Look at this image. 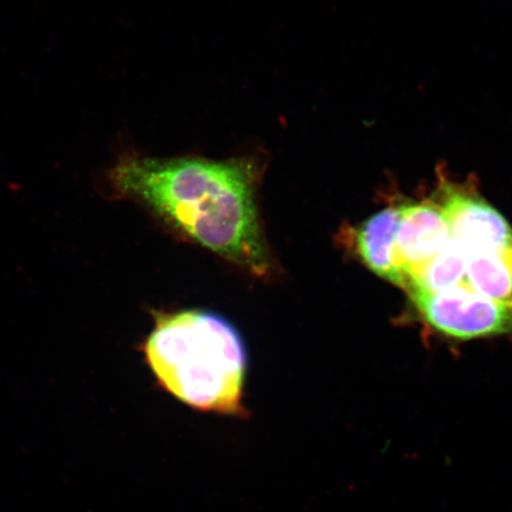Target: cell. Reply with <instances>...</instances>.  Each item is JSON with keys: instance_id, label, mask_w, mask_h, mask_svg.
<instances>
[{"instance_id": "6da1fadb", "label": "cell", "mask_w": 512, "mask_h": 512, "mask_svg": "<svg viewBox=\"0 0 512 512\" xmlns=\"http://www.w3.org/2000/svg\"><path fill=\"white\" fill-rule=\"evenodd\" d=\"M110 181L121 197L142 203L183 238L254 277L274 274L256 204L255 163L124 155Z\"/></svg>"}, {"instance_id": "7a4b0ae2", "label": "cell", "mask_w": 512, "mask_h": 512, "mask_svg": "<svg viewBox=\"0 0 512 512\" xmlns=\"http://www.w3.org/2000/svg\"><path fill=\"white\" fill-rule=\"evenodd\" d=\"M162 387L196 411L245 418V345L226 319L200 310L159 312L144 345Z\"/></svg>"}, {"instance_id": "3957f363", "label": "cell", "mask_w": 512, "mask_h": 512, "mask_svg": "<svg viewBox=\"0 0 512 512\" xmlns=\"http://www.w3.org/2000/svg\"><path fill=\"white\" fill-rule=\"evenodd\" d=\"M416 310L435 330L458 339L512 332L511 307L494 302L463 285L439 293H409Z\"/></svg>"}, {"instance_id": "277c9868", "label": "cell", "mask_w": 512, "mask_h": 512, "mask_svg": "<svg viewBox=\"0 0 512 512\" xmlns=\"http://www.w3.org/2000/svg\"><path fill=\"white\" fill-rule=\"evenodd\" d=\"M440 203L451 230V239L467 256L491 249H512L510 224L475 191L441 179Z\"/></svg>"}, {"instance_id": "5b68a950", "label": "cell", "mask_w": 512, "mask_h": 512, "mask_svg": "<svg viewBox=\"0 0 512 512\" xmlns=\"http://www.w3.org/2000/svg\"><path fill=\"white\" fill-rule=\"evenodd\" d=\"M451 240L450 226L439 204L432 201L401 204L396 251L406 275L407 290L414 275L437 258Z\"/></svg>"}, {"instance_id": "8992f818", "label": "cell", "mask_w": 512, "mask_h": 512, "mask_svg": "<svg viewBox=\"0 0 512 512\" xmlns=\"http://www.w3.org/2000/svg\"><path fill=\"white\" fill-rule=\"evenodd\" d=\"M400 219L401 204L384 208L360 226L342 230V240L377 277L406 291L407 279L396 251Z\"/></svg>"}, {"instance_id": "52a82bcc", "label": "cell", "mask_w": 512, "mask_h": 512, "mask_svg": "<svg viewBox=\"0 0 512 512\" xmlns=\"http://www.w3.org/2000/svg\"><path fill=\"white\" fill-rule=\"evenodd\" d=\"M467 284L476 293L512 309V249L471 254L467 260Z\"/></svg>"}, {"instance_id": "ba28073f", "label": "cell", "mask_w": 512, "mask_h": 512, "mask_svg": "<svg viewBox=\"0 0 512 512\" xmlns=\"http://www.w3.org/2000/svg\"><path fill=\"white\" fill-rule=\"evenodd\" d=\"M467 256L462 246L451 240L437 258L409 281L407 293H439L467 284Z\"/></svg>"}]
</instances>
